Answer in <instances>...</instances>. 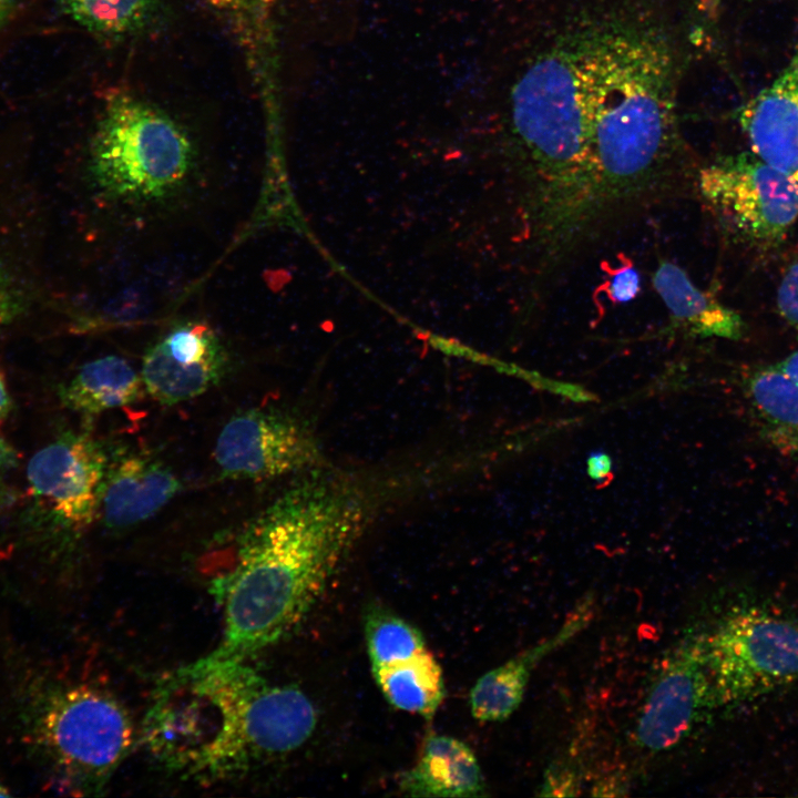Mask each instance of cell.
<instances>
[{
	"instance_id": "6da1fadb",
	"label": "cell",
	"mask_w": 798,
	"mask_h": 798,
	"mask_svg": "<svg viewBox=\"0 0 798 798\" xmlns=\"http://www.w3.org/2000/svg\"><path fill=\"white\" fill-rule=\"evenodd\" d=\"M374 493L348 474L314 469L243 529L233 567L213 582L224 610L208 656L246 662L298 627L371 522Z\"/></svg>"
},
{
	"instance_id": "7a4b0ae2",
	"label": "cell",
	"mask_w": 798,
	"mask_h": 798,
	"mask_svg": "<svg viewBox=\"0 0 798 798\" xmlns=\"http://www.w3.org/2000/svg\"><path fill=\"white\" fill-rule=\"evenodd\" d=\"M510 106L536 180L541 239L563 244L600 216L577 32L530 63L512 88Z\"/></svg>"
},
{
	"instance_id": "3957f363",
	"label": "cell",
	"mask_w": 798,
	"mask_h": 798,
	"mask_svg": "<svg viewBox=\"0 0 798 798\" xmlns=\"http://www.w3.org/2000/svg\"><path fill=\"white\" fill-rule=\"evenodd\" d=\"M6 707L17 740L58 788L96 794L133 743L129 714L111 694L64 681L9 654Z\"/></svg>"
},
{
	"instance_id": "277c9868",
	"label": "cell",
	"mask_w": 798,
	"mask_h": 798,
	"mask_svg": "<svg viewBox=\"0 0 798 798\" xmlns=\"http://www.w3.org/2000/svg\"><path fill=\"white\" fill-rule=\"evenodd\" d=\"M263 677L245 662L206 655L158 683L143 723L144 743L170 771L222 777L248 767L245 712Z\"/></svg>"
},
{
	"instance_id": "5b68a950",
	"label": "cell",
	"mask_w": 798,
	"mask_h": 798,
	"mask_svg": "<svg viewBox=\"0 0 798 798\" xmlns=\"http://www.w3.org/2000/svg\"><path fill=\"white\" fill-rule=\"evenodd\" d=\"M193 162L191 139L168 114L124 90L106 96L90 160L104 194L129 202L161 200L186 180Z\"/></svg>"
},
{
	"instance_id": "8992f818",
	"label": "cell",
	"mask_w": 798,
	"mask_h": 798,
	"mask_svg": "<svg viewBox=\"0 0 798 798\" xmlns=\"http://www.w3.org/2000/svg\"><path fill=\"white\" fill-rule=\"evenodd\" d=\"M710 702L735 703L798 679V626L758 610L705 634Z\"/></svg>"
},
{
	"instance_id": "52a82bcc",
	"label": "cell",
	"mask_w": 798,
	"mask_h": 798,
	"mask_svg": "<svg viewBox=\"0 0 798 798\" xmlns=\"http://www.w3.org/2000/svg\"><path fill=\"white\" fill-rule=\"evenodd\" d=\"M698 186L728 226L754 243L779 242L798 219L792 184L751 152L700 168Z\"/></svg>"
},
{
	"instance_id": "ba28073f",
	"label": "cell",
	"mask_w": 798,
	"mask_h": 798,
	"mask_svg": "<svg viewBox=\"0 0 798 798\" xmlns=\"http://www.w3.org/2000/svg\"><path fill=\"white\" fill-rule=\"evenodd\" d=\"M214 458L224 477L269 480L321 467L310 428L293 415L254 408L233 416L216 440Z\"/></svg>"
},
{
	"instance_id": "9c48e42d",
	"label": "cell",
	"mask_w": 798,
	"mask_h": 798,
	"mask_svg": "<svg viewBox=\"0 0 798 798\" xmlns=\"http://www.w3.org/2000/svg\"><path fill=\"white\" fill-rule=\"evenodd\" d=\"M108 457L91 436L68 432L30 459L31 494L61 528L78 532L98 516Z\"/></svg>"
},
{
	"instance_id": "30bf717a",
	"label": "cell",
	"mask_w": 798,
	"mask_h": 798,
	"mask_svg": "<svg viewBox=\"0 0 798 798\" xmlns=\"http://www.w3.org/2000/svg\"><path fill=\"white\" fill-rule=\"evenodd\" d=\"M709 702L705 634L692 633L682 637L663 659L640 714L637 745L651 753L675 747Z\"/></svg>"
},
{
	"instance_id": "8fae6325",
	"label": "cell",
	"mask_w": 798,
	"mask_h": 798,
	"mask_svg": "<svg viewBox=\"0 0 798 798\" xmlns=\"http://www.w3.org/2000/svg\"><path fill=\"white\" fill-rule=\"evenodd\" d=\"M226 367L227 355L215 331L205 323L187 321L146 350L142 379L153 399L172 406L211 389Z\"/></svg>"
},
{
	"instance_id": "7c38bea8",
	"label": "cell",
	"mask_w": 798,
	"mask_h": 798,
	"mask_svg": "<svg viewBox=\"0 0 798 798\" xmlns=\"http://www.w3.org/2000/svg\"><path fill=\"white\" fill-rule=\"evenodd\" d=\"M738 123L750 152L798 193V38L773 81L739 109Z\"/></svg>"
},
{
	"instance_id": "4fadbf2b",
	"label": "cell",
	"mask_w": 798,
	"mask_h": 798,
	"mask_svg": "<svg viewBox=\"0 0 798 798\" xmlns=\"http://www.w3.org/2000/svg\"><path fill=\"white\" fill-rule=\"evenodd\" d=\"M180 489V480L163 462L126 452L108 462L99 514L110 529L129 528L156 514Z\"/></svg>"
},
{
	"instance_id": "5bb4252c",
	"label": "cell",
	"mask_w": 798,
	"mask_h": 798,
	"mask_svg": "<svg viewBox=\"0 0 798 798\" xmlns=\"http://www.w3.org/2000/svg\"><path fill=\"white\" fill-rule=\"evenodd\" d=\"M317 712L295 685H270L265 679L250 696L244 719L250 763L289 754L314 734Z\"/></svg>"
},
{
	"instance_id": "9a60e30c",
	"label": "cell",
	"mask_w": 798,
	"mask_h": 798,
	"mask_svg": "<svg viewBox=\"0 0 798 798\" xmlns=\"http://www.w3.org/2000/svg\"><path fill=\"white\" fill-rule=\"evenodd\" d=\"M399 788L410 797L458 798L481 797L487 789L472 749L443 734L424 739L417 763L401 776Z\"/></svg>"
},
{
	"instance_id": "2e32d148",
	"label": "cell",
	"mask_w": 798,
	"mask_h": 798,
	"mask_svg": "<svg viewBox=\"0 0 798 798\" xmlns=\"http://www.w3.org/2000/svg\"><path fill=\"white\" fill-rule=\"evenodd\" d=\"M280 0H207L237 44L266 105L277 98L276 14Z\"/></svg>"
},
{
	"instance_id": "e0dca14e",
	"label": "cell",
	"mask_w": 798,
	"mask_h": 798,
	"mask_svg": "<svg viewBox=\"0 0 798 798\" xmlns=\"http://www.w3.org/2000/svg\"><path fill=\"white\" fill-rule=\"evenodd\" d=\"M652 282L675 326L693 336L732 340L743 337L745 325L740 315L696 287L678 265L662 260Z\"/></svg>"
},
{
	"instance_id": "ac0fdd59",
	"label": "cell",
	"mask_w": 798,
	"mask_h": 798,
	"mask_svg": "<svg viewBox=\"0 0 798 798\" xmlns=\"http://www.w3.org/2000/svg\"><path fill=\"white\" fill-rule=\"evenodd\" d=\"M143 379L117 356H105L83 365L72 379L59 389L62 403L83 416L126 407L143 392Z\"/></svg>"
},
{
	"instance_id": "d6986e66",
	"label": "cell",
	"mask_w": 798,
	"mask_h": 798,
	"mask_svg": "<svg viewBox=\"0 0 798 798\" xmlns=\"http://www.w3.org/2000/svg\"><path fill=\"white\" fill-rule=\"evenodd\" d=\"M371 672L383 697L397 709L430 719L443 700L442 669L428 649Z\"/></svg>"
},
{
	"instance_id": "ffe728a7",
	"label": "cell",
	"mask_w": 798,
	"mask_h": 798,
	"mask_svg": "<svg viewBox=\"0 0 798 798\" xmlns=\"http://www.w3.org/2000/svg\"><path fill=\"white\" fill-rule=\"evenodd\" d=\"M747 393L769 440L781 450L798 456V386L773 365L749 376Z\"/></svg>"
},
{
	"instance_id": "44dd1931",
	"label": "cell",
	"mask_w": 798,
	"mask_h": 798,
	"mask_svg": "<svg viewBox=\"0 0 798 798\" xmlns=\"http://www.w3.org/2000/svg\"><path fill=\"white\" fill-rule=\"evenodd\" d=\"M86 31L109 40L140 34L156 18L161 0H57Z\"/></svg>"
},
{
	"instance_id": "7402d4cb",
	"label": "cell",
	"mask_w": 798,
	"mask_h": 798,
	"mask_svg": "<svg viewBox=\"0 0 798 798\" xmlns=\"http://www.w3.org/2000/svg\"><path fill=\"white\" fill-rule=\"evenodd\" d=\"M364 634L371 668L427 649L424 637L415 625L380 604L366 607Z\"/></svg>"
},
{
	"instance_id": "603a6c76",
	"label": "cell",
	"mask_w": 798,
	"mask_h": 798,
	"mask_svg": "<svg viewBox=\"0 0 798 798\" xmlns=\"http://www.w3.org/2000/svg\"><path fill=\"white\" fill-rule=\"evenodd\" d=\"M618 259L620 264L616 267L603 266L606 278L597 290H602L613 304H625L638 295L641 275L628 257L621 254Z\"/></svg>"
},
{
	"instance_id": "cb8c5ba5",
	"label": "cell",
	"mask_w": 798,
	"mask_h": 798,
	"mask_svg": "<svg viewBox=\"0 0 798 798\" xmlns=\"http://www.w3.org/2000/svg\"><path fill=\"white\" fill-rule=\"evenodd\" d=\"M780 316L798 334V258L786 268L777 289Z\"/></svg>"
},
{
	"instance_id": "d4e9b609",
	"label": "cell",
	"mask_w": 798,
	"mask_h": 798,
	"mask_svg": "<svg viewBox=\"0 0 798 798\" xmlns=\"http://www.w3.org/2000/svg\"><path fill=\"white\" fill-rule=\"evenodd\" d=\"M540 789L539 795L543 797L575 796L581 789V779L567 764L554 763L545 771Z\"/></svg>"
},
{
	"instance_id": "484cf974",
	"label": "cell",
	"mask_w": 798,
	"mask_h": 798,
	"mask_svg": "<svg viewBox=\"0 0 798 798\" xmlns=\"http://www.w3.org/2000/svg\"><path fill=\"white\" fill-rule=\"evenodd\" d=\"M587 473L593 480H603L612 470V460L605 452H593L586 461Z\"/></svg>"
},
{
	"instance_id": "4316f807",
	"label": "cell",
	"mask_w": 798,
	"mask_h": 798,
	"mask_svg": "<svg viewBox=\"0 0 798 798\" xmlns=\"http://www.w3.org/2000/svg\"><path fill=\"white\" fill-rule=\"evenodd\" d=\"M17 309L8 282L0 272V324L9 319Z\"/></svg>"
},
{
	"instance_id": "83f0119b",
	"label": "cell",
	"mask_w": 798,
	"mask_h": 798,
	"mask_svg": "<svg viewBox=\"0 0 798 798\" xmlns=\"http://www.w3.org/2000/svg\"><path fill=\"white\" fill-rule=\"evenodd\" d=\"M17 461V451L0 437V473L14 467Z\"/></svg>"
},
{
	"instance_id": "f1b7e54d",
	"label": "cell",
	"mask_w": 798,
	"mask_h": 798,
	"mask_svg": "<svg viewBox=\"0 0 798 798\" xmlns=\"http://www.w3.org/2000/svg\"><path fill=\"white\" fill-rule=\"evenodd\" d=\"M776 365L798 386V350Z\"/></svg>"
},
{
	"instance_id": "f546056e",
	"label": "cell",
	"mask_w": 798,
	"mask_h": 798,
	"mask_svg": "<svg viewBox=\"0 0 798 798\" xmlns=\"http://www.w3.org/2000/svg\"><path fill=\"white\" fill-rule=\"evenodd\" d=\"M12 402L10 395L8 392V388L4 381V378L0 371V423L3 422L11 410Z\"/></svg>"
},
{
	"instance_id": "4dcf8cb0",
	"label": "cell",
	"mask_w": 798,
	"mask_h": 798,
	"mask_svg": "<svg viewBox=\"0 0 798 798\" xmlns=\"http://www.w3.org/2000/svg\"><path fill=\"white\" fill-rule=\"evenodd\" d=\"M700 1V9L705 11L707 14L712 16L715 14L719 4L720 0H699Z\"/></svg>"
},
{
	"instance_id": "1f68e13d",
	"label": "cell",
	"mask_w": 798,
	"mask_h": 798,
	"mask_svg": "<svg viewBox=\"0 0 798 798\" xmlns=\"http://www.w3.org/2000/svg\"><path fill=\"white\" fill-rule=\"evenodd\" d=\"M14 0H0V23L7 18L9 14Z\"/></svg>"
},
{
	"instance_id": "d6a6232c",
	"label": "cell",
	"mask_w": 798,
	"mask_h": 798,
	"mask_svg": "<svg viewBox=\"0 0 798 798\" xmlns=\"http://www.w3.org/2000/svg\"><path fill=\"white\" fill-rule=\"evenodd\" d=\"M10 791L7 786L0 781V796H9Z\"/></svg>"
}]
</instances>
